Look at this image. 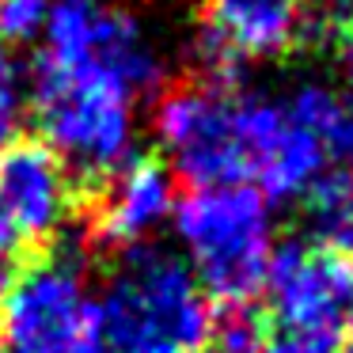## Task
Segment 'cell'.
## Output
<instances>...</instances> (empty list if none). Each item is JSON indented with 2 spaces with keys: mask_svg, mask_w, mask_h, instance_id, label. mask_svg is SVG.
<instances>
[{
  "mask_svg": "<svg viewBox=\"0 0 353 353\" xmlns=\"http://www.w3.org/2000/svg\"><path fill=\"white\" fill-rule=\"evenodd\" d=\"M50 0H0V42H27L46 27Z\"/></svg>",
  "mask_w": 353,
  "mask_h": 353,
  "instance_id": "5bb4252c",
  "label": "cell"
},
{
  "mask_svg": "<svg viewBox=\"0 0 353 353\" xmlns=\"http://www.w3.org/2000/svg\"><path fill=\"white\" fill-rule=\"evenodd\" d=\"M175 236L201 292L228 307H247L262 292L274 251L270 201L254 186L190 190L175 201Z\"/></svg>",
  "mask_w": 353,
  "mask_h": 353,
  "instance_id": "3957f363",
  "label": "cell"
},
{
  "mask_svg": "<svg viewBox=\"0 0 353 353\" xmlns=\"http://www.w3.org/2000/svg\"><path fill=\"white\" fill-rule=\"evenodd\" d=\"M80 205L61 156L39 137H12L0 148V213L23 247H46Z\"/></svg>",
  "mask_w": 353,
  "mask_h": 353,
  "instance_id": "52a82bcc",
  "label": "cell"
},
{
  "mask_svg": "<svg viewBox=\"0 0 353 353\" xmlns=\"http://www.w3.org/2000/svg\"><path fill=\"white\" fill-rule=\"evenodd\" d=\"M0 353H103L99 304L80 259L46 254L4 281Z\"/></svg>",
  "mask_w": 353,
  "mask_h": 353,
  "instance_id": "277c9868",
  "label": "cell"
},
{
  "mask_svg": "<svg viewBox=\"0 0 353 353\" xmlns=\"http://www.w3.org/2000/svg\"><path fill=\"white\" fill-rule=\"evenodd\" d=\"M99 304L103 353H198L213 312L183 254L163 243L118 251Z\"/></svg>",
  "mask_w": 353,
  "mask_h": 353,
  "instance_id": "6da1fadb",
  "label": "cell"
},
{
  "mask_svg": "<svg viewBox=\"0 0 353 353\" xmlns=\"http://www.w3.org/2000/svg\"><path fill=\"white\" fill-rule=\"evenodd\" d=\"M307 198V224L319 247L353 262V175L350 171H323L312 183Z\"/></svg>",
  "mask_w": 353,
  "mask_h": 353,
  "instance_id": "8fae6325",
  "label": "cell"
},
{
  "mask_svg": "<svg viewBox=\"0 0 353 353\" xmlns=\"http://www.w3.org/2000/svg\"><path fill=\"white\" fill-rule=\"evenodd\" d=\"M262 289L285 330L338 334L353 312V262L327 247L285 239L270 251Z\"/></svg>",
  "mask_w": 353,
  "mask_h": 353,
  "instance_id": "8992f818",
  "label": "cell"
},
{
  "mask_svg": "<svg viewBox=\"0 0 353 353\" xmlns=\"http://www.w3.org/2000/svg\"><path fill=\"white\" fill-rule=\"evenodd\" d=\"M156 133L171 156V175L194 190L254 183V160L236 118V92H216L194 77L179 80L156 103Z\"/></svg>",
  "mask_w": 353,
  "mask_h": 353,
  "instance_id": "5b68a950",
  "label": "cell"
},
{
  "mask_svg": "<svg viewBox=\"0 0 353 353\" xmlns=\"http://www.w3.org/2000/svg\"><path fill=\"white\" fill-rule=\"evenodd\" d=\"M266 327L262 315L251 307H228L221 319L209 327V353H262L266 345Z\"/></svg>",
  "mask_w": 353,
  "mask_h": 353,
  "instance_id": "4fadbf2b",
  "label": "cell"
},
{
  "mask_svg": "<svg viewBox=\"0 0 353 353\" xmlns=\"http://www.w3.org/2000/svg\"><path fill=\"white\" fill-rule=\"evenodd\" d=\"M175 213V175L156 156H130L114 175L88 190V239L99 247L148 243L163 221Z\"/></svg>",
  "mask_w": 353,
  "mask_h": 353,
  "instance_id": "ba28073f",
  "label": "cell"
},
{
  "mask_svg": "<svg viewBox=\"0 0 353 353\" xmlns=\"http://www.w3.org/2000/svg\"><path fill=\"white\" fill-rule=\"evenodd\" d=\"M209 23L239 57H285L315 39L307 0H205Z\"/></svg>",
  "mask_w": 353,
  "mask_h": 353,
  "instance_id": "9c48e42d",
  "label": "cell"
},
{
  "mask_svg": "<svg viewBox=\"0 0 353 353\" xmlns=\"http://www.w3.org/2000/svg\"><path fill=\"white\" fill-rule=\"evenodd\" d=\"M323 171H327V148H323V141L289 122L281 141L274 145V152L266 156V163L254 175V190L270 205L274 201H292V198H304Z\"/></svg>",
  "mask_w": 353,
  "mask_h": 353,
  "instance_id": "30bf717a",
  "label": "cell"
},
{
  "mask_svg": "<svg viewBox=\"0 0 353 353\" xmlns=\"http://www.w3.org/2000/svg\"><path fill=\"white\" fill-rule=\"evenodd\" d=\"M23 251H27V247H23V239L16 236V228L8 224V216L0 213V285H4L12 274H16L19 254H23Z\"/></svg>",
  "mask_w": 353,
  "mask_h": 353,
  "instance_id": "e0dca14e",
  "label": "cell"
},
{
  "mask_svg": "<svg viewBox=\"0 0 353 353\" xmlns=\"http://www.w3.org/2000/svg\"><path fill=\"white\" fill-rule=\"evenodd\" d=\"M350 327H353V312H350Z\"/></svg>",
  "mask_w": 353,
  "mask_h": 353,
  "instance_id": "ac0fdd59",
  "label": "cell"
},
{
  "mask_svg": "<svg viewBox=\"0 0 353 353\" xmlns=\"http://www.w3.org/2000/svg\"><path fill=\"white\" fill-rule=\"evenodd\" d=\"M262 353H342L338 334H315V330H281L266 338Z\"/></svg>",
  "mask_w": 353,
  "mask_h": 353,
  "instance_id": "9a60e30c",
  "label": "cell"
},
{
  "mask_svg": "<svg viewBox=\"0 0 353 353\" xmlns=\"http://www.w3.org/2000/svg\"><path fill=\"white\" fill-rule=\"evenodd\" d=\"M16 118H19V92H16V72H12L8 50L0 42V148L12 141L16 133Z\"/></svg>",
  "mask_w": 353,
  "mask_h": 353,
  "instance_id": "2e32d148",
  "label": "cell"
},
{
  "mask_svg": "<svg viewBox=\"0 0 353 353\" xmlns=\"http://www.w3.org/2000/svg\"><path fill=\"white\" fill-rule=\"evenodd\" d=\"M133 95L95 69H65L46 54L34 57L31 110L39 122V141L61 156L65 171L84 186H99L130 160L133 137Z\"/></svg>",
  "mask_w": 353,
  "mask_h": 353,
  "instance_id": "7a4b0ae2",
  "label": "cell"
},
{
  "mask_svg": "<svg viewBox=\"0 0 353 353\" xmlns=\"http://www.w3.org/2000/svg\"><path fill=\"white\" fill-rule=\"evenodd\" d=\"M285 114H289L292 125H300V130H307L312 137L323 141V148H327L330 133L338 130V122H342L345 114V95L330 92V88L323 84H304L292 92V99L285 103Z\"/></svg>",
  "mask_w": 353,
  "mask_h": 353,
  "instance_id": "7c38bea8",
  "label": "cell"
}]
</instances>
